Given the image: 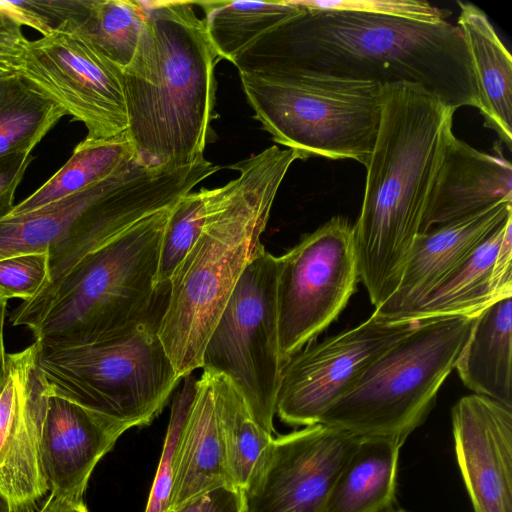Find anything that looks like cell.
Instances as JSON below:
<instances>
[{"label":"cell","instance_id":"17","mask_svg":"<svg viewBox=\"0 0 512 512\" xmlns=\"http://www.w3.org/2000/svg\"><path fill=\"white\" fill-rule=\"evenodd\" d=\"M511 214L512 202L501 200L472 215L419 232L396 291L374 312L398 319L410 311Z\"/></svg>","mask_w":512,"mask_h":512},{"label":"cell","instance_id":"22","mask_svg":"<svg viewBox=\"0 0 512 512\" xmlns=\"http://www.w3.org/2000/svg\"><path fill=\"white\" fill-rule=\"evenodd\" d=\"M403 442L361 437L339 474L324 512H385L394 507Z\"/></svg>","mask_w":512,"mask_h":512},{"label":"cell","instance_id":"7","mask_svg":"<svg viewBox=\"0 0 512 512\" xmlns=\"http://www.w3.org/2000/svg\"><path fill=\"white\" fill-rule=\"evenodd\" d=\"M239 75L254 118L275 143L294 150L299 160L321 156L365 166L377 138L384 86L317 75Z\"/></svg>","mask_w":512,"mask_h":512},{"label":"cell","instance_id":"8","mask_svg":"<svg viewBox=\"0 0 512 512\" xmlns=\"http://www.w3.org/2000/svg\"><path fill=\"white\" fill-rule=\"evenodd\" d=\"M160 316L96 343L38 346V367L50 392L127 430L149 425L181 381L157 334Z\"/></svg>","mask_w":512,"mask_h":512},{"label":"cell","instance_id":"20","mask_svg":"<svg viewBox=\"0 0 512 512\" xmlns=\"http://www.w3.org/2000/svg\"><path fill=\"white\" fill-rule=\"evenodd\" d=\"M457 25L468 47L476 77L484 126L512 144V57L487 15L476 5L457 2Z\"/></svg>","mask_w":512,"mask_h":512},{"label":"cell","instance_id":"12","mask_svg":"<svg viewBox=\"0 0 512 512\" xmlns=\"http://www.w3.org/2000/svg\"><path fill=\"white\" fill-rule=\"evenodd\" d=\"M422 319L373 313L354 328L300 350L285 364L276 414L290 426H308L343 398L366 369Z\"/></svg>","mask_w":512,"mask_h":512},{"label":"cell","instance_id":"15","mask_svg":"<svg viewBox=\"0 0 512 512\" xmlns=\"http://www.w3.org/2000/svg\"><path fill=\"white\" fill-rule=\"evenodd\" d=\"M454 450L474 512H512V408L471 394L451 409Z\"/></svg>","mask_w":512,"mask_h":512},{"label":"cell","instance_id":"23","mask_svg":"<svg viewBox=\"0 0 512 512\" xmlns=\"http://www.w3.org/2000/svg\"><path fill=\"white\" fill-rule=\"evenodd\" d=\"M512 214L488 235L414 308L398 319L476 314L496 301L491 278L495 257Z\"/></svg>","mask_w":512,"mask_h":512},{"label":"cell","instance_id":"2","mask_svg":"<svg viewBox=\"0 0 512 512\" xmlns=\"http://www.w3.org/2000/svg\"><path fill=\"white\" fill-rule=\"evenodd\" d=\"M454 113L417 84L383 87L377 138L365 164L363 203L353 225L360 281L375 309L400 283L453 133Z\"/></svg>","mask_w":512,"mask_h":512},{"label":"cell","instance_id":"30","mask_svg":"<svg viewBox=\"0 0 512 512\" xmlns=\"http://www.w3.org/2000/svg\"><path fill=\"white\" fill-rule=\"evenodd\" d=\"M175 393L166 436L144 512H167L170 507L183 433L196 391L192 374Z\"/></svg>","mask_w":512,"mask_h":512},{"label":"cell","instance_id":"1","mask_svg":"<svg viewBox=\"0 0 512 512\" xmlns=\"http://www.w3.org/2000/svg\"><path fill=\"white\" fill-rule=\"evenodd\" d=\"M232 63L239 74L267 80L317 75L382 86L412 83L455 111L466 106L479 109L464 36L457 24L446 20L429 23L302 8Z\"/></svg>","mask_w":512,"mask_h":512},{"label":"cell","instance_id":"18","mask_svg":"<svg viewBox=\"0 0 512 512\" xmlns=\"http://www.w3.org/2000/svg\"><path fill=\"white\" fill-rule=\"evenodd\" d=\"M495 154L479 151L452 133L429 194L420 232L512 202V166L499 142Z\"/></svg>","mask_w":512,"mask_h":512},{"label":"cell","instance_id":"3","mask_svg":"<svg viewBox=\"0 0 512 512\" xmlns=\"http://www.w3.org/2000/svg\"><path fill=\"white\" fill-rule=\"evenodd\" d=\"M193 2L145 1L146 19L122 69L126 134L147 168L179 167L204 158L221 60Z\"/></svg>","mask_w":512,"mask_h":512},{"label":"cell","instance_id":"36","mask_svg":"<svg viewBox=\"0 0 512 512\" xmlns=\"http://www.w3.org/2000/svg\"><path fill=\"white\" fill-rule=\"evenodd\" d=\"M242 491L219 487L200 494L167 512H243Z\"/></svg>","mask_w":512,"mask_h":512},{"label":"cell","instance_id":"16","mask_svg":"<svg viewBox=\"0 0 512 512\" xmlns=\"http://www.w3.org/2000/svg\"><path fill=\"white\" fill-rule=\"evenodd\" d=\"M126 431L117 422L51 393L40 443L50 495L82 502L95 466Z\"/></svg>","mask_w":512,"mask_h":512},{"label":"cell","instance_id":"14","mask_svg":"<svg viewBox=\"0 0 512 512\" xmlns=\"http://www.w3.org/2000/svg\"><path fill=\"white\" fill-rule=\"evenodd\" d=\"M37 361L36 342L8 354L0 395V503L6 512H31L49 491L40 443L51 392Z\"/></svg>","mask_w":512,"mask_h":512},{"label":"cell","instance_id":"37","mask_svg":"<svg viewBox=\"0 0 512 512\" xmlns=\"http://www.w3.org/2000/svg\"><path fill=\"white\" fill-rule=\"evenodd\" d=\"M512 217L507 221L493 264L491 289L494 300L512 296Z\"/></svg>","mask_w":512,"mask_h":512},{"label":"cell","instance_id":"33","mask_svg":"<svg viewBox=\"0 0 512 512\" xmlns=\"http://www.w3.org/2000/svg\"><path fill=\"white\" fill-rule=\"evenodd\" d=\"M305 9L343 10L429 23L445 21L447 11L420 0H296Z\"/></svg>","mask_w":512,"mask_h":512},{"label":"cell","instance_id":"35","mask_svg":"<svg viewBox=\"0 0 512 512\" xmlns=\"http://www.w3.org/2000/svg\"><path fill=\"white\" fill-rule=\"evenodd\" d=\"M30 162L31 153L0 156V220L7 217L13 210L16 188Z\"/></svg>","mask_w":512,"mask_h":512},{"label":"cell","instance_id":"9","mask_svg":"<svg viewBox=\"0 0 512 512\" xmlns=\"http://www.w3.org/2000/svg\"><path fill=\"white\" fill-rule=\"evenodd\" d=\"M280 257L262 246L248 264L205 345L201 368L224 377L266 432H274L285 366L279 347Z\"/></svg>","mask_w":512,"mask_h":512},{"label":"cell","instance_id":"13","mask_svg":"<svg viewBox=\"0 0 512 512\" xmlns=\"http://www.w3.org/2000/svg\"><path fill=\"white\" fill-rule=\"evenodd\" d=\"M360 439L322 423L273 437L242 490L243 512H324Z\"/></svg>","mask_w":512,"mask_h":512},{"label":"cell","instance_id":"40","mask_svg":"<svg viewBox=\"0 0 512 512\" xmlns=\"http://www.w3.org/2000/svg\"><path fill=\"white\" fill-rule=\"evenodd\" d=\"M385 512H407V511L402 508L392 507V508L386 510Z\"/></svg>","mask_w":512,"mask_h":512},{"label":"cell","instance_id":"26","mask_svg":"<svg viewBox=\"0 0 512 512\" xmlns=\"http://www.w3.org/2000/svg\"><path fill=\"white\" fill-rule=\"evenodd\" d=\"M67 115L64 109L18 72L0 76V156L31 153Z\"/></svg>","mask_w":512,"mask_h":512},{"label":"cell","instance_id":"39","mask_svg":"<svg viewBox=\"0 0 512 512\" xmlns=\"http://www.w3.org/2000/svg\"><path fill=\"white\" fill-rule=\"evenodd\" d=\"M38 512H89L84 502H68L49 495Z\"/></svg>","mask_w":512,"mask_h":512},{"label":"cell","instance_id":"32","mask_svg":"<svg viewBox=\"0 0 512 512\" xmlns=\"http://www.w3.org/2000/svg\"><path fill=\"white\" fill-rule=\"evenodd\" d=\"M49 282L48 251L18 254L0 259V301H28Z\"/></svg>","mask_w":512,"mask_h":512},{"label":"cell","instance_id":"29","mask_svg":"<svg viewBox=\"0 0 512 512\" xmlns=\"http://www.w3.org/2000/svg\"><path fill=\"white\" fill-rule=\"evenodd\" d=\"M222 186L189 192L171 207L163 233L156 284L168 287L178 265L202 232L210 214L218 205Z\"/></svg>","mask_w":512,"mask_h":512},{"label":"cell","instance_id":"5","mask_svg":"<svg viewBox=\"0 0 512 512\" xmlns=\"http://www.w3.org/2000/svg\"><path fill=\"white\" fill-rule=\"evenodd\" d=\"M170 209L140 220L23 301L12 325L27 327L40 347L64 348L106 340L161 314L156 279Z\"/></svg>","mask_w":512,"mask_h":512},{"label":"cell","instance_id":"27","mask_svg":"<svg viewBox=\"0 0 512 512\" xmlns=\"http://www.w3.org/2000/svg\"><path fill=\"white\" fill-rule=\"evenodd\" d=\"M209 374L228 472L235 488L242 491L273 436L256 423L243 399L224 377Z\"/></svg>","mask_w":512,"mask_h":512},{"label":"cell","instance_id":"38","mask_svg":"<svg viewBox=\"0 0 512 512\" xmlns=\"http://www.w3.org/2000/svg\"><path fill=\"white\" fill-rule=\"evenodd\" d=\"M7 315V301H0V395L8 378V354L4 344V325Z\"/></svg>","mask_w":512,"mask_h":512},{"label":"cell","instance_id":"25","mask_svg":"<svg viewBox=\"0 0 512 512\" xmlns=\"http://www.w3.org/2000/svg\"><path fill=\"white\" fill-rule=\"evenodd\" d=\"M207 33L221 59L233 62L259 38L302 8L296 0L201 1Z\"/></svg>","mask_w":512,"mask_h":512},{"label":"cell","instance_id":"21","mask_svg":"<svg viewBox=\"0 0 512 512\" xmlns=\"http://www.w3.org/2000/svg\"><path fill=\"white\" fill-rule=\"evenodd\" d=\"M511 360L512 296H507L478 314L454 369L474 394L512 408Z\"/></svg>","mask_w":512,"mask_h":512},{"label":"cell","instance_id":"24","mask_svg":"<svg viewBox=\"0 0 512 512\" xmlns=\"http://www.w3.org/2000/svg\"><path fill=\"white\" fill-rule=\"evenodd\" d=\"M136 161L126 132L108 139L85 138L68 161L8 216L25 214L102 182Z\"/></svg>","mask_w":512,"mask_h":512},{"label":"cell","instance_id":"10","mask_svg":"<svg viewBox=\"0 0 512 512\" xmlns=\"http://www.w3.org/2000/svg\"><path fill=\"white\" fill-rule=\"evenodd\" d=\"M279 257L278 332L286 364L339 316L356 291L353 225L334 216Z\"/></svg>","mask_w":512,"mask_h":512},{"label":"cell","instance_id":"31","mask_svg":"<svg viewBox=\"0 0 512 512\" xmlns=\"http://www.w3.org/2000/svg\"><path fill=\"white\" fill-rule=\"evenodd\" d=\"M89 0H0V9L21 25H27L43 36L70 28L76 29L84 19Z\"/></svg>","mask_w":512,"mask_h":512},{"label":"cell","instance_id":"4","mask_svg":"<svg viewBox=\"0 0 512 512\" xmlns=\"http://www.w3.org/2000/svg\"><path fill=\"white\" fill-rule=\"evenodd\" d=\"M292 149L272 145L229 168L239 176L222 186L220 201L173 273L157 334L181 380L201 368L207 340L242 273L263 246Z\"/></svg>","mask_w":512,"mask_h":512},{"label":"cell","instance_id":"6","mask_svg":"<svg viewBox=\"0 0 512 512\" xmlns=\"http://www.w3.org/2000/svg\"><path fill=\"white\" fill-rule=\"evenodd\" d=\"M479 313L422 319L383 352L318 423L359 437L404 443L434 406Z\"/></svg>","mask_w":512,"mask_h":512},{"label":"cell","instance_id":"19","mask_svg":"<svg viewBox=\"0 0 512 512\" xmlns=\"http://www.w3.org/2000/svg\"><path fill=\"white\" fill-rule=\"evenodd\" d=\"M219 487L235 488L226 464L211 377L203 371L182 437L169 510Z\"/></svg>","mask_w":512,"mask_h":512},{"label":"cell","instance_id":"28","mask_svg":"<svg viewBox=\"0 0 512 512\" xmlns=\"http://www.w3.org/2000/svg\"><path fill=\"white\" fill-rule=\"evenodd\" d=\"M146 19L145 1L89 0L76 30L121 69L132 60Z\"/></svg>","mask_w":512,"mask_h":512},{"label":"cell","instance_id":"34","mask_svg":"<svg viewBox=\"0 0 512 512\" xmlns=\"http://www.w3.org/2000/svg\"><path fill=\"white\" fill-rule=\"evenodd\" d=\"M21 24L0 9V75L17 72L28 44Z\"/></svg>","mask_w":512,"mask_h":512},{"label":"cell","instance_id":"11","mask_svg":"<svg viewBox=\"0 0 512 512\" xmlns=\"http://www.w3.org/2000/svg\"><path fill=\"white\" fill-rule=\"evenodd\" d=\"M84 124L87 139L126 132L122 69L74 29L29 41L17 71Z\"/></svg>","mask_w":512,"mask_h":512},{"label":"cell","instance_id":"41","mask_svg":"<svg viewBox=\"0 0 512 512\" xmlns=\"http://www.w3.org/2000/svg\"><path fill=\"white\" fill-rule=\"evenodd\" d=\"M1 76V75H0Z\"/></svg>","mask_w":512,"mask_h":512}]
</instances>
